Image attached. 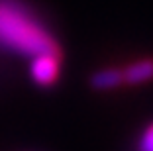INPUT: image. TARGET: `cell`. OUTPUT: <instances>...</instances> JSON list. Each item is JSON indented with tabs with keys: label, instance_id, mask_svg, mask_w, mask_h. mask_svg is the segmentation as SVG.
<instances>
[{
	"label": "cell",
	"instance_id": "1",
	"mask_svg": "<svg viewBox=\"0 0 153 151\" xmlns=\"http://www.w3.org/2000/svg\"><path fill=\"white\" fill-rule=\"evenodd\" d=\"M0 45L32 59L43 53H59L55 39L37 18L10 0H0Z\"/></svg>",
	"mask_w": 153,
	"mask_h": 151
},
{
	"label": "cell",
	"instance_id": "2",
	"mask_svg": "<svg viewBox=\"0 0 153 151\" xmlns=\"http://www.w3.org/2000/svg\"><path fill=\"white\" fill-rule=\"evenodd\" d=\"M59 67H61L59 53H43L32 59L30 75L39 86H51L59 79Z\"/></svg>",
	"mask_w": 153,
	"mask_h": 151
},
{
	"label": "cell",
	"instance_id": "3",
	"mask_svg": "<svg viewBox=\"0 0 153 151\" xmlns=\"http://www.w3.org/2000/svg\"><path fill=\"white\" fill-rule=\"evenodd\" d=\"M122 77L128 85H143L147 80H153V59H140L128 65L122 71Z\"/></svg>",
	"mask_w": 153,
	"mask_h": 151
},
{
	"label": "cell",
	"instance_id": "4",
	"mask_svg": "<svg viewBox=\"0 0 153 151\" xmlns=\"http://www.w3.org/2000/svg\"><path fill=\"white\" fill-rule=\"evenodd\" d=\"M90 83L98 90H112L116 86L124 85V77H122L120 69H100L92 75Z\"/></svg>",
	"mask_w": 153,
	"mask_h": 151
},
{
	"label": "cell",
	"instance_id": "5",
	"mask_svg": "<svg viewBox=\"0 0 153 151\" xmlns=\"http://www.w3.org/2000/svg\"><path fill=\"white\" fill-rule=\"evenodd\" d=\"M137 151H153V122L141 132L140 141H137Z\"/></svg>",
	"mask_w": 153,
	"mask_h": 151
}]
</instances>
